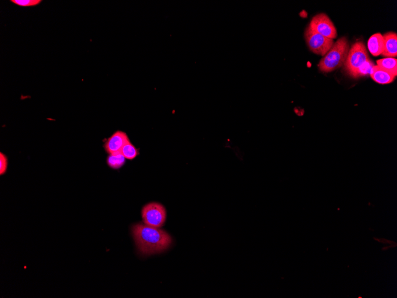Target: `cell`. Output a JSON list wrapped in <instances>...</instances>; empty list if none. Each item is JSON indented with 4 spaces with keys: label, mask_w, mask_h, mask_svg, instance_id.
Segmentation results:
<instances>
[{
    "label": "cell",
    "mask_w": 397,
    "mask_h": 298,
    "mask_svg": "<svg viewBox=\"0 0 397 298\" xmlns=\"http://www.w3.org/2000/svg\"><path fill=\"white\" fill-rule=\"evenodd\" d=\"M309 26L316 32L330 39L334 40L337 37L336 27L326 14L321 13L313 17Z\"/></svg>",
    "instance_id": "obj_6"
},
{
    "label": "cell",
    "mask_w": 397,
    "mask_h": 298,
    "mask_svg": "<svg viewBox=\"0 0 397 298\" xmlns=\"http://www.w3.org/2000/svg\"><path fill=\"white\" fill-rule=\"evenodd\" d=\"M143 222L148 226L160 228L166 220V210L162 204L151 203L144 206L141 210Z\"/></svg>",
    "instance_id": "obj_5"
},
{
    "label": "cell",
    "mask_w": 397,
    "mask_h": 298,
    "mask_svg": "<svg viewBox=\"0 0 397 298\" xmlns=\"http://www.w3.org/2000/svg\"><path fill=\"white\" fill-rule=\"evenodd\" d=\"M350 50L346 37H342L333 44L332 47L319 61V71L323 73L332 72L343 67Z\"/></svg>",
    "instance_id": "obj_2"
},
{
    "label": "cell",
    "mask_w": 397,
    "mask_h": 298,
    "mask_svg": "<svg viewBox=\"0 0 397 298\" xmlns=\"http://www.w3.org/2000/svg\"><path fill=\"white\" fill-rule=\"evenodd\" d=\"M305 38L307 46L312 53L324 56L333 47L334 40L324 37L312 30L309 26L305 31Z\"/></svg>",
    "instance_id": "obj_4"
},
{
    "label": "cell",
    "mask_w": 397,
    "mask_h": 298,
    "mask_svg": "<svg viewBox=\"0 0 397 298\" xmlns=\"http://www.w3.org/2000/svg\"><path fill=\"white\" fill-rule=\"evenodd\" d=\"M374 67V63H373V61L371 59H369V60L365 62V63L358 69V70L355 72L352 78L358 79L359 78L364 77V76L370 75L372 69Z\"/></svg>",
    "instance_id": "obj_14"
},
{
    "label": "cell",
    "mask_w": 397,
    "mask_h": 298,
    "mask_svg": "<svg viewBox=\"0 0 397 298\" xmlns=\"http://www.w3.org/2000/svg\"><path fill=\"white\" fill-rule=\"evenodd\" d=\"M369 59L370 58L367 47L363 42L358 41L354 43L348 51L346 61L344 64V71L352 78L358 69Z\"/></svg>",
    "instance_id": "obj_3"
},
{
    "label": "cell",
    "mask_w": 397,
    "mask_h": 298,
    "mask_svg": "<svg viewBox=\"0 0 397 298\" xmlns=\"http://www.w3.org/2000/svg\"><path fill=\"white\" fill-rule=\"evenodd\" d=\"M126 159L120 153L109 154L106 158V163L113 169H119L125 164Z\"/></svg>",
    "instance_id": "obj_12"
},
{
    "label": "cell",
    "mask_w": 397,
    "mask_h": 298,
    "mask_svg": "<svg viewBox=\"0 0 397 298\" xmlns=\"http://www.w3.org/2000/svg\"><path fill=\"white\" fill-rule=\"evenodd\" d=\"M121 153L127 160H132L139 155V150L129 141L124 145L122 151H121Z\"/></svg>",
    "instance_id": "obj_13"
},
{
    "label": "cell",
    "mask_w": 397,
    "mask_h": 298,
    "mask_svg": "<svg viewBox=\"0 0 397 298\" xmlns=\"http://www.w3.org/2000/svg\"><path fill=\"white\" fill-rule=\"evenodd\" d=\"M368 49L374 56H379L384 49V40L380 33L375 34L369 38L368 43Z\"/></svg>",
    "instance_id": "obj_10"
},
{
    "label": "cell",
    "mask_w": 397,
    "mask_h": 298,
    "mask_svg": "<svg viewBox=\"0 0 397 298\" xmlns=\"http://www.w3.org/2000/svg\"><path fill=\"white\" fill-rule=\"evenodd\" d=\"M132 231L138 250L144 255L163 252L171 244L170 235L158 228L137 224L134 225Z\"/></svg>",
    "instance_id": "obj_1"
},
{
    "label": "cell",
    "mask_w": 397,
    "mask_h": 298,
    "mask_svg": "<svg viewBox=\"0 0 397 298\" xmlns=\"http://www.w3.org/2000/svg\"><path fill=\"white\" fill-rule=\"evenodd\" d=\"M12 3L17 6L22 8H28V7H34L41 4V0H11Z\"/></svg>",
    "instance_id": "obj_15"
},
{
    "label": "cell",
    "mask_w": 397,
    "mask_h": 298,
    "mask_svg": "<svg viewBox=\"0 0 397 298\" xmlns=\"http://www.w3.org/2000/svg\"><path fill=\"white\" fill-rule=\"evenodd\" d=\"M8 158L7 156L0 152V175H5L8 168Z\"/></svg>",
    "instance_id": "obj_16"
},
{
    "label": "cell",
    "mask_w": 397,
    "mask_h": 298,
    "mask_svg": "<svg viewBox=\"0 0 397 298\" xmlns=\"http://www.w3.org/2000/svg\"><path fill=\"white\" fill-rule=\"evenodd\" d=\"M378 67L395 76L397 75V60L395 58H384L376 61Z\"/></svg>",
    "instance_id": "obj_11"
},
{
    "label": "cell",
    "mask_w": 397,
    "mask_h": 298,
    "mask_svg": "<svg viewBox=\"0 0 397 298\" xmlns=\"http://www.w3.org/2000/svg\"><path fill=\"white\" fill-rule=\"evenodd\" d=\"M384 40V49L382 56L393 58L397 55V35L395 32H389L383 36Z\"/></svg>",
    "instance_id": "obj_8"
},
{
    "label": "cell",
    "mask_w": 397,
    "mask_h": 298,
    "mask_svg": "<svg viewBox=\"0 0 397 298\" xmlns=\"http://www.w3.org/2000/svg\"><path fill=\"white\" fill-rule=\"evenodd\" d=\"M130 141L128 135L122 130H117L107 139L103 148L109 154L120 153L124 145Z\"/></svg>",
    "instance_id": "obj_7"
},
{
    "label": "cell",
    "mask_w": 397,
    "mask_h": 298,
    "mask_svg": "<svg viewBox=\"0 0 397 298\" xmlns=\"http://www.w3.org/2000/svg\"><path fill=\"white\" fill-rule=\"evenodd\" d=\"M370 75L373 80L378 84L383 85L390 84L394 81L396 78V76L389 74L377 65L372 68Z\"/></svg>",
    "instance_id": "obj_9"
}]
</instances>
